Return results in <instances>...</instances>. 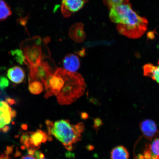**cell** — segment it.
<instances>
[{
    "instance_id": "obj_1",
    "label": "cell",
    "mask_w": 159,
    "mask_h": 159,
    "mask_svg": "<svg viewBox=\"0 0 159 159\" xmlns=\"http://www.w3.org/2000/svg\"><path fill=\"white\" fill-rule=\"evenodd\" d=\"M109 16L121 35L129 38L137 39L143 35L148 30V21L139 15L130 3L122 4L111 7Z\"/></svg>"
},
{
    "instance_id": "obj_2",
    "label": "cell",
    "mask_w": 159,
    "mask_h": 159,
    "mask_svg": "<svg viewBox=\"0 0 159 159\" xmlns=\"http://www.w3.org/2000/svg\"><path fill=\"white\" fill-rule=\"evenodd\" d=\"M46 124L48 134L55 137L69 150H72L73 146L81 140L84 128V125L82 122L71 125L69 120L64 119L55 122L47 120Z\"/></svg>"
},
{
    "instance_id": "obj_3",
    "label": "cell",
    "mask_w": 159,
    "mask_h": 159,
    "mask_svg": "<svg viewBox=\"0 0 159 159\" xmlns=\"http://www.w3.org/2000/svg\"><path fill=\"white\" fill-rule=\"evenodd\" d=\"M58 68L64 80V84L56 96L57 102L61 105L70 104L84 94L86 84L79 73L70 72L61 67Z\"/></svg>"
},
{
    "instance_id": "obj_4",
    "label": "cell",
    "mask_w": 159,
    "mask_h": 159,
    "mask_svg": "<svg viewBox=\"0 0 159 159\" xmlns=\"http://www.w3.org/2000/svg\"><path fill=\"white\" fill-rule=\"evenodd\" d=\"M33 44L28 45L23 48V53L25 56L27 64L30 66H35L39 65L45 58L43 55L42 50V39L39 37L33 39Z\"/></svg>"
},
{
    "instance_id": "obj_5",
    "label": "cell",
    "mask_w": 159,
    "mask_h": 159,
    "mask_svg": "<svg viewBox=\"0 0 159 159\" xmlns=\"http://www.w3.org/2000/svg\"><path fill=\"white\" fill-rule=\"evenodd\" d=\"M51 136L44 131L38 130L35 132L27 133L22 136L21 142L29 150L36 151L40 148L41 144L50 140Z\"/></svg>"
},
{
    "instance_id": "obj_6",
    "label": "cell",
    "mask_w": 159,
    "mask_h": 159,
    "mask_svg": "<svg viewBox=\"0 0 159 159\" xmlns=\"http://www.w3.org/2000/svg\"><path fill=\"white\" fill-rule=\"evenodd\" d=\"M44 58L41 62L35 66H30L29 82L37 80L44 85L47 81L55 72L49 63L44 61Z\"/></svg>"
},
{
    "instance_id": "obj_7",
    "label": "cell",
    "mask_w": 159,
    "mask_h": 159,
    "mask_svg": "<svg viewBox=\"0 0 159 159\" xmlns=\"http://www.w3.org/2000/svg\"><path fill=\"white\" fill-rule=\"evenodd\" d=\"M16 115V112L12 109L7 102L0 101V131L7 132L9 125Z\"/></svg>"
},
{
    "instance_id": "obj_8",
    "label": "cell",
    "mask_w": 159,
    "mask_h": 159,
    "mask_svg": "<svg viewBox=\"0 0 159 159\" xmlns=\"http://www.w3.org/2000/svg\"><path fill=\"white\" fill-rule=\"evenodd\" d=\"M89 0H61V11L66 18L70 17L84 7Z\"/></svg>"
},
{
    "instance_id": "obj_9",
    "label": "cell",
    "mask_w": 159,
    "mask_h": 159,
    "mask_svg": "<svg viewBox=\"0 0 159 159\" xmlns=\"http://www.w3.org/2000/svg\"><path fill=\"white\" fill-rule=\"evenodd\" d=\"M140 128L145 138L150 141L155 138L158 132L156 123L151 119L142 121L140 124Z\"/></svg>"
},
{
    "instance_id": "obj_10",
    "label": "cell",
    "mask_w": 159,
    "mask_h": 159,
    "mask_svg": "<svg viewBox=\"0 0 159 159\" xmlns=\"http://www.w3.org/2000/svg\"><path fill=\"white\" fill-rule=\"evenodd\" d=\"M62 64L66 70L70 72H75L80 67V62L77 55L70 53L66 55L63 58Z\"/></svg>"
},
{
    "instance_id": "obj_11",
    "label": "cell",
    "mask_w": 159,
    "mask_h": 159,
    "mask_svg": "<svg viewBox=\"0 0 159 159\" xmlns=\"http://www.w3.org/2000/svg\"><path fill=\"white\" fill-rule=\"evenodd\" d=\"M7 76L12 82L16 84H20L24 80L25 73L21 67L15 66L8 70Z\"/></svg>"
},
{
    "instance_id": "obj_12",
    "label": "cell",
    "mask_w": 159,
    "mask_h": 159,
    "mask_svg": "<svg viewBox=\"0 0 159 159\" xmlns=\"http://www.w3.org/2000/svg\"><path fill=\"white\" fill-rule=\"evenodd\" d=\"M143 69L145 76L150 77L159 84V60L157 65L148 63L144 65Z\"/></svg>"
},
{
    "instance_id": "obj_13",
    "label": "cell",
    "mask_w": 159,
    "mask_h": 159,
    "mask_svg": "<svg viewBox=\"0 0 159 159\" xmlns=\"http://www.w3.org/2000/svg\"><path fill=\"white\" fill-rule=\"evenodd\" d=\"M69 35L73 41L77 43L82 42L85 38L83 25L77 24L73 25L70 31Z\"/></svg>"
},
{
    "instance_id": "obj_14",
    "label": "cell",
    "mask_w": 159,
    "mask_h": 159,
    "mask_svg": "<svg viewBox=\"0 0 159 159\" xmlns=\"http://www.w3.org/2000/svg\"><path fill=\"white\" fill-rule=\"evenodd\" d=\"M111 159H129V154L127 149L122 146L115 147L111 152Z\"/></svg>"
},
{
    "instance_id": "obj_15",
    "label": "cell",
    "mask_w": 159,
    "mask_h": 159,
    "mask_svg": "<svg viewBox=\"0 0 159 159\" xmlns=\"http://www.w3.org/2000/svg\"><path fill=\"white\" fill-rule=\"evenodd\" d=\"M12 15L11 7L4 0H0V21H5Z\"/></svg>"
},
{
    "instance_id": "obj_16",
    "label": "cell",
    "mask_w": 159,
    "mask_h": 159,
    "mask_svg": "<svg viewBox=\"0 0 159 159\" xmlns=\"http://www.w3.org/2000/svg\"><path fill=\"white\" fill-rule=\"evenodd\" d=\"M43 84L40 81L34 80L29 82V90L33 94H40L43 92Z\"/></svg>"
},
{
    "instance_id": "obj_17",
    "label": "cell",
    "mask_w": 159,
    "mask_h": 159,
    "mask_svg": "<svg viewBox=\"0 0 159 159\" xmlns=\"http://www.w3.org/2000/svg\"><path fill=\"white\" fill-rule=\"evenodd\" d=\"M11 53L13 56L15 57V58L20 64H23V63H25L27 64L25 56L21 50H15L14 51H11Z\"/></svg>"
},
{
    "instance_id": "obj_18",
    "label": "cell",
    "mask_w": 159,
    "mask_h": 159,
    "mask_svg": "<svg viewBox=\"0 0 159 159\" xmlns=\"http://www.w3.org/2000/svg\"><path fill=\"white\" fill-rule=\"evenodd\" d=\"M104 3L109 9L117 5L129 3V0H103Z\"/></svg>"
},
{
    "instance_id": "obj_19",
    "label": "cell",
    "mask_w": 159,
    "mask_h": 159,
    "mask_svg": "<svg viewBox=\"0 0 159 159\" xmlns=\"http://www.w3.org/2000/svg\"><path fill=\"white\" fill-rule=\"evenodd\" d=\"M9 85V81L5 77H0V88L4 89Z\"/></svg>"
},
{
    "instance_id": "obj_20",
    "label": "cell",
    "mask_w": 159,
    "mask_h": 159,
    "mask_svg": "<svg viewBox=\"0 0 159 159\" xmlns=\"http://www.w3.org/2000/svg\"><path fill=\"white\" fill-rule=\"evenodd\" d=\"M102 124V121L100 118H97L94 119V124L95 128H97L98 127L101 126Z\"/></svg>"
},
{
    "instance_id": "obj_21",
    "label": "cell",
    "mask_w": 159,
    "mask_h": 159,
    "mask_svg": "<svg viewBox=\"0 0 159 159\" xmlns=\"http://www.w3.org/2000/svg\"><path fill=\"white\" fill-rule=\"evenodd\" d=\"M77 54H78L81 57H83L85 55V50L84 49H82L80 51L76 52Z\"/></svg>"
},
{
    "instance_id": "obj_22",
    "label": "cell",
    "mask_w": 159,
    "mask_h": 159,
    "mask_svg": "<svg viewBox=\"0 0 159 159\" xmlns=\"http://www.w3.org/2000/svg\"><path fill=\"white\" fill-rule=\"evenodd\" d=\"M21 159H37L36 158L31 155H27V156L23 157Z\"/></svg>"
},
{
    "instance_id": "obj_23",
    "label": "cell",
    "mask_w": 159,
    "mask_h": 159,
    "mask_svg": "<svg viewBox=\"0 0 159 159\" xmlns=\"http://www.w3.org/2000/svg\"><path fill=\"white\" fill-rule=\"evenodd\" d=\"M0 159H11L7 155L2 154L0 155Z\"/></svg>"
},
{
    "instance_id": "obj_24",
    "label": "cell",
    "mask_w": 159,
    "mask_h": 159,
    "mask_svg": "<svg viewBox=\"0 0 159 159\" xmlns=\"http://www.w3.org/2000/svg\"><path fill=\"white\" fill-rule=\"evenodd\" d=\"M81 116L83 119H86L88 118V115L85 112H82L81 113Z\"/></svg>"
},
{
    "instance_id": "obj_25",
    "label": "cell",
    "mask_w": 159,
    "mask_h": 159,
    "mask_svg": "<svg viewBox=\"0 0 159 159\" xmlns=\"http://www.w3.org/2000/svg\"><path fill=\"white\" fill-rule=\"evenodd\" d=\"M37 159H47L45 158V157H42V158H36Z\"/></svg>"
},
{
    "instance_id": "obj_26",
    "label": "cell",
    "mask_w": 159,
    "mask_h": 159,
    "mask_svg": "<svg viewBox=\"0 0 159 159\" xmlns=\"http://www.w3.org/2000/svg\"><path fill=\"white\" fill-rule=\"evenodd\" d=\"M158 134L159 135V132H158Z\"/></svg>"
}]
</instances>
